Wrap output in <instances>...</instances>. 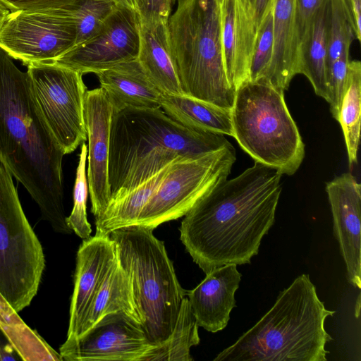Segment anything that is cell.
<instances>
[{
    "mask_svg": "<svg viewBox=\"0 0 361 361\" xmlns=\"http://www.w3.org/2000/svg\"><path fill=\"white\" fill-rule=\"evenodd\" d=\"M87 159V146L81 145L79 160L76 169L75 180L73 188V207L66 221L70 228L80 238L90 237L91 225L87 216V201L89 194L86 163Z\"/></svg>",
    "mask_w": 361,
    "mask_h": 361,
    "instance_id": "obj_31",
    "label": "cell"
},
{
    "mask_svg": "<svg viewBox=\"0 0 361 361\" xmlns=\"http://www.w3.org/2000/svg\"><path fill=\"white\" fill-rule=\"evenodd\" d=\"M160 105L168 116L188 128L233 135L231 109L184 94H161Z\"/></svg>",
    "mask_w": 361,
    "mask_h": 361,
    "instance_id": "obj_23",
    "label": "cell"
},
{
    "mask_svg": "<svg viewBox=\"0 0 361 361\" xmlns=\"http://www.w3.org/2000/svg\"><path fill=\"white\" fill-rule=\"evenodd\" d=\"M152 345L142 325L123 312L106 314L59 348L62 360L142 361Z\"/></svg>",
    "mask_w": 361,
    "mask_h": 361,
    "instance_id": "obj_13",
    "label": "cell"
},
{
    "mask_svg": "<svg viewBox=\"0 0 361 361\" xmlns=\"http://www.w3.org/2000/svg\"><path fill=\"white\" fill-rule=\"evenodd\" d=\"M154 228L133 225L113 231L121 266L131 275L142 327L152 345L171 334L183 299L186 296L177 279L163 241Z\"/></svg>",
    "mask_w": 361,
    "mask_h": 361,
    "instance_id": "obj_6",
    "label": "cell"
},
{
    "mask_svg": "<svg viewBox=\"0 0 361 361\" xmlns=\"http://www.w3.org/2000/svg\"><path fill=\"white\" fill-rule=\"evenodd\" d=\"M137 59L161 94H183L175 66L168 20L140 23Z\"/></svg>",
    "mask_w": 361,
    "mask_h": 361,
    "instance_id": "obj_21",
    "label": "cell"
},
{
    "mask_svg": "<svg viewBox=\"0 0 361 361\" xmlns=\"http://www.w3.org/2000/svg\"><path fill=\"white\" fill-rule=\"evenodd\" d=\"M177 1H178H178H181V0H177Z\"/></svg>",
    "mask_w": 361,
    "mask_h": 361,
    "instance_id": "obj_43",
    "label": "cell"
},
{
    "mask_svg": "<svg viewBox=\"0 0 361 361\" xmlns=\"http://www.w3.org/2000/svg\"><path fill=\"white\" fill-rule=\"evenodd\" d=\"M328 3L316 13L300 50L299 74L305 75L314 92L329 102L327 82Z\"/></svg>",
    "mask_w": 361,
    "mask_h": 361,
    "instance_id": "obj_25",
    "label": "cell"
},
{
    "mask_svg": "<svg viewBox=\"0 0 361 361\" xmlns=\"http://www.w3.org/2000/svg\"><path fill=\"white\" fill-rule=\"evenodd\" d=\"M251 1H252V2L253 3V5H254V4H255V0H251Z\"/></svg>",
    "mask_w": 361,
    "mask_h": 361,
    "instance_id": "obj_42",
    "label": "cell"
},
{
    "mask_svg": "<svg viewBox=\"0 0 361 361\" xmlns=\"http://www.w3.org/2000/svg\"><path fill=\"white\" fill-rule=\"evenodd\" d=\"M349 51L345 50L329 68L327 82L329 94V103L333 117L337 120L343 97L349 63Z\"/></svg>",
    "mask_w": 361,
    "mask_h": 361,
    "instance_id": "obj_33",
    "label": "cell"
},
{
    "mask_svg": "<svg viewBox=\"0 0 361 361\" xmlns=\"http://www.w3.org/2000/svg\"><path fill=\"white\" fill-rule=\"evenodd\" d=\"M282 175L255 161L219 182L184 215L180 240L205 274L228 264H250L258 253L275 221Z\"/></svg>",
    "mask_w": 361,
    "mask_h": 361,
    "instance_id": "obj_1",
    "label": "cell"
},
{
    "mask_svg": "<svg viewBox=\"0 0 361 361\" xmlns=\"http://www.w3.org/2000/svg\"><path fill=\"white\" fill-rule=\"evenodd\" d=\"M229 144L224 135L188 128L161 108L113 111L109 154L111 197L137 186L179 157L209 154Z\"/></svg>",
    "mask_w": 361,
    "mask_h": 361,
    "instance_id": "obj_3",
    "label": "cell"
},
{
    "mask_svg": "<svg viewBox=\"0 0 361 361\" xmlns=\"http://www.w3.org/2000/svg\"><path fill=\"white\" fill-rule=\"evenodd\" d=\"M116 6L114 0H73L63 6L75 20V45L96 35Z\"/></svg>",
    "mask_w": 361,
    "mask_h": 361,
    "instance_id": "obj_29",
    "label": "cell"
},
{
    "mask_svg": "<svg viewBox=\"0 0 361 361\" xmlns=\"http://www.w3.org/2000/svg\"><path fill=\"white\" fill-rule=\"evenodd\" d=\"M114 312L125 313L142 325L141 315L135 300L132 276L121 266L118 256L94 295L77 337L106 314Z\"/></svg>",
    "mask_w": 361,
    "mask_h": 361,
    "instance_id": "obj_22",
    "label": "cell"
},
{
    "mask_svg": "<svg viewBox=\"0 0 361 361\" xmlns=\"http://www.w3.org/2000/svg\"><path fill=\"white\" fill-rule=\"evenodd\" d=\"M76 39L75 20L63 7L11 11L0 23V48L27 66L54 62Z\"/></svg>",
    "mask_w": 361,
    "mask_h": 361,
    "instance_id": "obj_11",
    "label": "cell"
},
{
    "mask_svg": "<svg viewBox=\"0 0 361 361\" xmlns=\"http://www.w3.org/2000/svg\"><path fill=\"white\" fill-rule=\"evenodd\" d=\"M174 0H138L137 13L140 23L168 20Z\"/></svg>",
    "mask_w": 361,
    "mask_h": 361,
    "instance_id": "obj_35",
    "label": "cell"
},
{
    "mask_svg": "<svg viewBox=\"0 0 361 361\" xmlns=\"http://www.w3.org/2000/svg\"><path fill=\"white\" fill-rule=\"evenodd\" d=\"M32 90L46 122L64 154L87 140L82 74L55 63L27 65Z\"/></svg>",
    "mask_w": 361,
    "mask_h": 361,
    "instance_id": "obj_10",
    "label": "cell"
},
{
    "mask_svg": "<svg viewBox=\"0 0 361 361\" xmlns=\"http://www.w3.org/2000/svg\"><path fill=\"white\" fill-rule=\"evenodd\" d=\"M334 233L344 259L348 282L361 288V185L350 173L328 182Z\"/></svg>",
    "mask_w": 361,
    "mask_h": 361,
    "instance_id": "obj_15",
    "label": "cell"
},
{
    "mask_svg": "<svg viewBox=\"0 0 361 361\" xmlns=\"http://www.w3.org/2000/svg\"><path fill=\"white\" fill-rule=\"evenodd\" d=\"M327 72L331 64L345 50H350L354 32L341 0L328 3Z\"/></svg>",
    "mask_w": 361,
    "mask_h": 361,
    "instance_id": "obj_30",
    "label": "cell"
},
{
    "mask_svg": "<svg viewBox=\"0 0 361 361\" xmlns=\"http://www.w3.org/2000/svg\"><path fill=\"white\" fill-rule=\"evenodd\" d=\"M113 107L102 87L87 90L84 119L87 144V184L91 212L95 219L106 208L111 190L109 183V154Z\"/></svg>",
    "mask_w": 361,
    "mask_h": 361,
    "instance_id": "obj_14",
    "label": "cell"
},
{
    "mask_svg": "<svg viewBox=\"0 0 361 361\" xmlns=\"http://www.w3.org/2000/svg\"><path fill=\"white\" fill-rule=\"evenodd\" d=\"M326 0H296V26L300 51L317 11Z\"/></svg>",
    "mask_w": 361,
    "mask_h": 361,
    "instance_id": "obj_34",
    "label": "cell"
},
{
    "mask_svg": "<svg viewBox=\"0 0 361 361\" xmlns=\"http://www.w3.org/2000/svg\"><path fill=\"white\" fill-rule=\"evenodd\" d=\"M114 111L125 108L160 109L161 93L138 60L118 63L96 73Z\"/></svg>",
    "mask_w": 361,
    "mask_h": 361,
    "instance_id": "obj_20",
    "label": "cell"
},
{
    "mask_svg": "<svg viewBox=\"0 0 361 361\" xmlns=\"http://www.w3.org/2000/svg\"><path fill=\"white\" fill-rule=\"evenodd\" d=\"M273 47L272 6L257 29L250 61L249 81H257L265 77L271 61Z\"/></svg>",
    "mask_w": 361,
    "mask_h": 361,
    "instance_id": "obj_32",
    "label": "cell"
},
{
    "mask_svg": "<svg viewBox=\"0 0 361 361\" xmlns=\"http://www.w3.org/2000/svg\"><path fill=\"white\" fill-rule=\"evenodd\" d=\"M361 63L350 61L346 85L337 121L341 124L350 166L357 163L360 137Z\"/></svg>",
    "mask_w": 361,
    "mask_h": 361,
    "instance_id": "obj_28",
    "label": "cell"
},
{
    "mask_svg": "<svg viewBox=\"0 0 361 361\" xmlns=\"http://www.w3.org/2000/svg\"><path fill=\"white\" fill-rule=\"evenodd\" d=\"M198 324L187 297L181 302L174 328L166 340L154 345L142 361H191L190 348L200 343Z\"/></svg>",
    "mask_w": 361,
    "mask_h": 361,
    "instance_id": "obj_27",
    "label": "cell"
},
{
    "mask_svg": "<svg viewBox=\"0 0 361 361\" xmlns=\"http://www.w3.org/2000/svg\"><path fill=\"white\" fill-rule=\"evenodd\" d=\"M274 0H255L254 19L257 32L261 23L273 6Z\"/></svg>",
    "mask_w": 361,
    "mask_h": 361,
    "instance_id": "obj_39",
    "label": "cell"
},
{
    "mask_svg": "<svg viewBox=\"0 0 361 361\" xmlns=\"http://www.w3.org/2000/svg\"><path fill=\"white\" fill-rule=\"evenodd\" d=\"M235 159L231 143L209 154L178 157L171 163L135 225L154 229L183 216L202 196L227 178Z\"/></svg>",
    "mask_w": 361,
    "mask_h": 361,
    "instance_id": "obj_9",
    "label": "cell"
},
{
    "mask_svg": "<svg viewBox=\"0 0 361 361\" xmlns=\"http://www.w3.org/2000/svg\"><path fill=\"white\" fill-rule=\"evenodd\" d=\"M218 4L222 55L231 87L249 81L250 66L257 35L251 0H216Z\"/></svg>",
    "mask_w": 361,
    "mask_h": 361,
    "instance_id": "obj_16",
    "label": "cell"
},
{
    "mask_svg": "<svg viewBox=\"0 0 361 361\" xmlns=\"http://www.w3.org/2000/svg\"><path fill=\"white\" fill-rule=\"evenodd\" d=\"M118 6H125L137 12L138 0H114Z\"/></svg>",
    "mask_w": 361,
    "mask_h": 361,
    "instance_id": "obj_40",
    "label": "cell"
},
{
    "mask_svg": "<svg viewBox=\"0 0 361 361\" xmlns=\"http://www.w3.org/2000/svg\"><path fill=\"white\" fill-rule=\"evenodd\" d=\"M23 360L8 336L0 327V361Z\"/></svg>",
    "mask_w": 361,
    "mask_h": 361,
    "instance_id": "obj_38",
    "label": "cell"
},
{
    "mask_svg": "<svg viewBox=\"0 0 361 361\" xmlns=\"http://www.w3.org/2000/svg\"><path fill=\"white\" fill-rule=\"evenodd\" d=\"M44 267L42 245L25 215L13 176L0 162V294L17 312L36 295Z\"/></svg>",
    "mask_w": 361,
    "mask_h": 361,
    "instance_id": "obj_8",
    "label": "cell"
},
{
    "mask_svg": "<svg viewBox=\"0 0 361 361\" xmlns=\"http://www.w3.org/2000/svg\"><path fill=\"white\" fill-rule=\"evenodd\" d=\"M8 13L7 8L0 3V23Z\"/></svg>",
    "mask_w": 361,
    "mask_h": 361,
    "instance_id": "obj_41",
    "label": "cell"
},
{
    "mask_svg": "<svg viewBox=\"0 0 361 361\" xmlns=\"http://www.w3.org/2000/svg\"><path fill=\"white\" fill-rule=\"evenodd\" d=\"M183 94L231 109L235 92L225 72L216 0H181L168 20Z\"/></svg>",
    "mask_w": 361,
    "mask_h": 361,
    "instance_id": "obj_5",
    "label": "cell"
},
{
    "mask_svg": "<svg viewBox=\"0 0 361 361\" xmlns=\"http://www.w3.org/2000/svg\"><path fill=\"white\" fill-rule=\"evenodd\" d=\"M73 0H0L6 8L15 11H33L57 8L69 4Z\"/></svg>",
    "mask_w": 361,
    "mask_h": 361,
    "instance_id": "obj_36",
    "label": "cell"
},
{
    "mask_svg": "<svg viewBox=\"0 0 361 361\" xmlns=\"http://www.w3.org/2000/svg\"><path fill=\"white\" fill-rule=\"evenodd\" d=\"M116 257V245L109 235H94L80 245L66 339L78 336L84 317Z\"/></svg>",
    "mask_w": 361,
    "mask_h": 361,
    "instance_id": "obj_17",
    "label": "cell"
},
{
    "mask_svg": "<svg viewBox=\"0 0 361 361\" xmlns=\"http://www.w3.org/2000/svg\"><path fill=\"white\" fill-rule=\"evenodd\" d=\"M273 23V54L269 69L262 80L284 92L300 71L296 0H274Z\"/></svg>",
    "mask_w": 361,
    "mask_h": 361,
    "instance_id": "obj_19",
    "label": "cell"
},
{
    "mask_svg": "<svg viewBox=\"0 0 361 361\" xmlns=\"http://www.w3.org/2000/svg\"><path fill=\"white\" fill-rule=\"evenodd\" d=\"M140 30L138 13L117 5L96 35L75 45L53 63L83 75L96 74L118 63L136 59Z\"/></svg>",
    "mask_w": 361,
    "mask_h": 361,
    "instance_id": "obj_12",
    "label": "cell"
},
{
    "mask_svg": "<svg viewBox=\"0 0 361 361\" xmlns=\"http://www.w3.org/2000/svg\"><path fill=\"white\" fill-rule=\"evenodd\" d=\"M353 27L355 37L361 39V0H341Z\"/></svg>",
    "mask_w": 361,
    "mask_h": 361,
    "instance_id": "obj_37",
    "label": "cell"
},
{
    "mask_svg": "<svg viewBox=\"0 0 361 361\" xmlns=\"http://www.w3.org/2000/svg\"><path fill=\"white\" fill-rule=\"evenodd\" d=\"M171 163L137 186L111 198L102 214L95 219V235H109L114 230L135 225Z\"/></svg>",
    "mask_w": 361,
    "mask_h": 361,
    "instance_id": "obj_24",
    "label": "cell"
},
{
    "mask_svg": "<svg viewBox=\"0 0 361 361\" xmlns=\"http://www.w3.org/2000/svg\"><path fill=\"white\" fill-rule=\"evenodd\" d=\"M326 309L308 274L298 276L271 308L214 361H326Z\"/></svg>",
    "mask_w": 361,
    "mask_h": 361,
    "instance_id": "obj_4",
    "label": "cell"
},
{
    "mask_svg": "<svg viewBox=\"0 0 361 361\" xmlns=\"http://www.w3.org/2000/svg\"><path fill=\"white\" fill-rule=\"evenodd\" d=\"M0 327L23 361L62 360L59 353L30 329L1 294Z\"/></svg>",
    "mask_w": 361,
    "mask_h": 361,
    "instance_id": "obj_26",
    "label": "cell"
},
{
    "mask_svg": "<svg viewBox=\"0 0 361 361\" xmlns=\"http://www.w3.org/2000/svg\"><path fill=\"white\" fill-rule=\"evenodd\" d=\"M233 137L255 161L293 175L305 145L288 109L283 91L259 80L243 83L231 108Z\"/></svg>",
    "mask_w": 361,
    "mask_h": 361,
    "instance_id": "obj_7",
    "label": "cell"
},
{
    "mask_svg": "<svg viewBox=\"0 0 361 361\" xmlns=\"http://www.w3.org/2000/svg\"><path fill=\"white\" fill-rule=\"evenodd\" d=\"M12 59L0 48V162L54 231L70 234L63 205L65 154L43 116L28 73Z\"/></svg>",
    "mask_w": 361,
    "mask_h": 361,
    "instance_id": "obj_2",
    "label": "cell"
},
{
    "mask_svg": "<svg viewBox=\"0 0 361 361\" xmlns=\"http://www.w3.org/2000/svg\"><path fill=\"white\" fill-rule=\"evenodd\" d=\"M241 276L237 264H226L206 274L198 286L187 290L185 297L199 326L216 333L227 326L236 306L234 295Z\"/></svg>",
    "mask_w": 361,
    "mask_h": 361,
    "instance_id": "obj_18",
    "label": "cell"
}]
</instances>
